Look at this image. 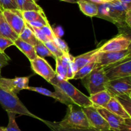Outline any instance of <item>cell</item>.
<instances>
[{"label":"cell","instance_id":"obj_1","mask_svg":"<svg viewBox=\"0 0 131 131\" xmlns=\"http://www.w3.org/2000/svg\"><path fill=\"white\" fill-rule=\"evenodd\" d=\"M54 86V88L60 91L67 99L71 101L72 104H75L81 107L93 106L89 97L83 94L68 81L61 79L56 75L49 81Z\"/></svg>","mask_w":131,"mask_h":131},{"label":"cell","instance_id":"obj_2","mask_svg":"<svg viewBox=\"0 0 131 131\" xmlns=\"http://www.w3.org/2000/svg\"><path fill=\"white\" fill-rule=\"evenodd\" d=\"M130 10L131 5H126L114 0L111 2L99 5L98 15L97 16L119 24L121 26L125 24V14Z\"/></svg>","mask_w":131,"mask_h":131},{"label":"cell","instance_id":"obj_3","mask_svg":"<svg viewBox=\"0 0 131 131\" xmlns=\"http://www.w3.org/2000/svg\"><path fill=\"white\" fill-rule=\"evenodd\" d=\"M67 106V111L64 118L60 122H56L58 126L67 129L91 128L82 107L75 104H69Z\"/></svg>","mask_w":131,"mask_h":131},{"label":"cell","instance_id":"obj_4","mask_svg":"<svg viewBox=\"0 0 131 131\" xmlns=\"http://www.w3.org/2000/svg\"><path fill=\"white\" fill-rule=\"evenodd\" d=\"M0 104L7 113H14L19 115H26L39 120L43 122L44 120L31 113L18 98L17 95L4 90L0 88Z\"/></svg>","mask_w":131,"mask_h":131},{"label":"cell","instance_id":"obj_5","mask_svg":"<svg viewBox=\"0 0 131 131\" xmlns=\"http://www.w3.org/2000/svg\"><path fill=\"white\" fill-rule=\"evenodd\" d=\"M81 81L90 95L106 90V84L108 81L103 67H95Z\"/></svg>","mask_w":131,"mask_h":131},{"label":"cell","instance_id":"obj_6","mask_svg":"<svg viewBox=\"0 0 131 131\" xmlns=\"http://www.w3.org/2000/svg\"><path fill=\"white\" fill-rule=\"evenodd\" d=\"M106 90L112 97L131 99V76L109 81Z\"/></svg>","mask_w":131,"mask_h":131},{"label":"cell","instance_id":"obj_7","mask_svg":"<svg viewBox=\"0 0 131 131\" xmlns=\"http://www.w3.org/2000/svg\"><path fill=\"white\" fill-rule=\"evenodd\" d=\"M130 47L127 50L118 52H97L96 67L108 68L119 62L130 58Z\"/></svg>","mask_w":131,"mask_h":131},{"label":"cell","instance_id":"obj_8","mask_svg":"<svg viewBox=\"0 0 131 131\" xmlns=\"http://www.w3.org/2000/svg\"><path fill=\"white\" fill-rule=\"evenodd\" d=\"M96 108L108 123L111 131H131L130 119L122 118L104 107Z\"/></svg>","mask_w":131,"mask_h":131},{"label":"cell","instance_id":"obj_9","mask_svg":"<svg viewBox=\"0 0 131 131\" xmlns=\"http://www.w3.org/2000/svg\"><path fill=\"white\" fill-rule=\"evenodd\" d=\"M131 39L129 35L120 34L106 42L99 47V52H118L127 50L130 47Z\"/></svg>","mask_w":131,"mask_h":131},{"label":"cell","instance_id":"obj_10","mask_svg":"<svg viewBox=\"0 0 131 131\" xmlns=\"http://www.w3.org/2000/svg\"><path fill=\"white\" fill-rule=\"evenodd\" d=\"M82 110L86 116L92 129L99 131H111L108 123L98 112L96 107L92 106L82 107Z\"/></svg>","mask_w":131,"mask_h":131},{"label":"cell","instance_id":"obj_11","mask_svg":"<svg viewBox=\"0 0 131 131\" xmlns=\"http://www.w3.org/2000/svg\"><path fill=\"white\" fill-rule=\"evenodd\" d=\"M104 70L108 81L126 77H130L131 76L130 58L110 67L105 68Z\"/></svg>","mask_w":131,"mask_h":131},{"label":"cell","instance_id":"obj_12","mask_svg":"<svg viewBox=\"0 0 131 131\" xmlns=\"http://www.w3.org/2000/svg\"><path fill=\"white\" fill-rule=\"evenodd\" d=\"M29 78L22 77L14 79H8L0 77V88L15 95H17L22 90H26L29 86Z\"/></svg>","mask_w":131,"mask_h":131},{"label":"cell","instance_id":"obj_13","mask_svg":"<svg viewBox=\"0 0 131 131\" xmlns=\"http://www.w3.org/2000/svg\"><path fill=\"white\" fill-rule=\"evenodd\" d=\"M2 14L13 30L19 35L26 26L21 12L19 10H7L3 11Z\"/></svg>","mask_w":131,"mask_h":131},{"label":"cell","instance_id":"obj_14","mask_svg":"<svg viewBox=\"0 0 131 131\" xmlns=\"http://www.w3.org/2000/svg\"><path fill=\"white\" fill-rule=\"evenodd\" d=\"M30 63L32 70L48 83L56 75V72L44 58L37 57Z\"/></svg>","mask_w":131,"mask_h":131},{"label":"cell","instance_id":"obj_15","mask_svg":"<svg viewBox=\"0 0 131 131\" xmlns=\"http://www.w3.org/2000/svg\"><path fill=\"white\" fill-rule=\"evenodd\" d=\"M26 90H28L33 91V92H37L38 93L43 95L45 96H47V97H51L52 98H54L56 99V101H58L59 102H61V103L64 104L69 106V104H72L71 101L67 98L61 92L58 90H55L54 92H52L51 91L49 90L46 89V88H42V87H34V86H28Z\"/></svg>","mask_w":131,"mask_h":131},{"label":"cell","instance_id":"obj_16","mask_svg":"<svg viewBox=\"0 0 131 131\" xmlns=\"http://www.w3.org/2000/svg\"><path fill=\"white\" fill-rule=\"evenodd\" d=\"M21 14L26 23H28L37 21L43 23L46 26L49 25V23L43 10L21 12Z\"/></svg>","mask_w":131,"mask_h":131},{"label":"cell","instance_id":"obj_17","mask_svg":"<svg viewBox=\"0 0 131 131\" xmlns=\"http://www.w3.org/2000/svg\"><path fill=\"white\" fill-rule=\"evenodd\" d=\"M104 108L124 119L131 118L130 115L127 113L116 97H112Z\"/></svg>","mask_w":131,"mask_h":131},{"label":"cell","instance_id":"obj_18","mask_svg":"<svg viewBox=\"0 0 131 131\" xmlns=\"http://www.w3.org/2000/svg\"><path fill=\"white\" fill-rule=\"evenodd\" d=\"M88 97L93 104V106H94L95 107H104V108L106 107V105L112 98L111 95L107 90L102 91L95 94L91 95Z\"/></svg>","mask_w":131,"mask_h":131},{"label":"cell","instance_id":"obj_19","mask_svg":"<svg viewBox=\"0 0 131 131\" xmlns=\"http://www.w3.org/2000/svg\"><path fill=\"white\" fill-rule=\"evenodd\" d=\"M14 46H16L28 58L29 61H33L37 58V56L33 46L26 42H24L18 38L16 40L14 41Z\"/></svg>","mask_w":131,"mask_h":131},{"label":"cell","instance_id":"obj_20","mask_svg":"<svg viewBox=\"0 0 131 131\" xmlns=\"http://www.w3.org/2000/svg\"><path fill=\"white\" fill-rule=\"evenodd\" d=\"M0 37L8 38L13 42L19 38V35L13 30L8 23L6 22L3 14L0 17Z\"/></svg>","mask_w":131,"mask_h":131},{"label":"cell","instance_id":"obj_21","mask_svg":"<svg viewBox=\"0 0 131 131\" xmlns=\"http://www.w3.org/2000/svg\"><path fill=\"white\" fill-rule=\"evenodd\" d=\"M81 11L88 17H95L98 15V5L86 0H77Z\"/></svg>","mask_w":131,"mask_h":131},{"label":"cell","instance_id":"obj_22","mask_svg":"<svg viewBox=\"0 0 131 131\" xmlns=\"http://www.w3.org/2000/svg\"><path fill=\"white\" fill-rule=\"evenodd\" d=\"M97 52L88 63H87L86 65L83 66V67L78 70V72L74 75L73 79H82L87 75H88L97 66Z\"/></svg>","mask_w":131,"mask_h":131},{"label":"cell","instance_id":"obj_23","mask_svg":"<svg viewBox=\"0 0 131 131\" xmlns=\"http://www.w3.org/2000/svg\"><path fill=\"white\" fill-rule=\"evenodd\" d=\"M98 51L99 47L95 49L92 50V51H89L88 52H86V53L80 55V56L74 57L73 61H74V64L76 66L77 69L79 70L81 68L83 67V66H84L87 63H88Z\"/></svg>","mask_w":131,"mask_h":131},{"label":"cell","instance_id":"obj_24","mask_svg":"<svg viewBox=\"0 0 131 131\" xmlns=\"http://www.w3.org/2000/svg\"><path fill=\"white\" fill-rule=\"evenodd\" d=\"M19 38L21 39L22 40L24 41V42L31 45L33 47L35 46L37 44V43L39 42V40L37 39L33 31L29 28V26L27 23L24 29H23L21 33L19 35Z\"/></svg>","mask_w":131,"mask_h":131},{"label":"cell","instance_id":"obj_25","mask_svg":"<svg viewBox=\"0 0 131 131\" xmlns=\"http://www.w3.org/2000/svg\"><path fill=\"white\" fill-rule=\"evenodd\" d=\"M18 10L20 12L42 10V8L33 0H16Z\"/></svg>","mask_w":131,"mask_h":131},{"label":"cell","instance_id":"obj_26","mask_svg":"<svg viewBox=\"0 0 131 131\" xmlns=\"http://www.w3.org/2000/svg\"><path fill=\"white\" fill-rule=\"evenodd\" d=\"M34 49L38 57L44 58L45 57L49 56V57H52L54 59H55V57L54 56V55L50 52V51L45 46L44 43H42L40 40L37 43V44L35 46H34Z\"/></svg>","mask_w":131,"mask_h":131},{"label":"cell","instance_id":"obj_27","mask_svg":"<svg viewBox=\"0 0 131 131\" xmlns=\"http://www.w3.org/2000/svg\"><path fill=\"white\" fill-rule=\"evenodd\" d=\"M43 122L47 125L51 131H99L95 129L87 128V129H67V128H61L56 125V122L46 121L43 120Z\"/></svg>","mask_w":131,"mask_h":131},{"label":"cell","instance_id":"obj_28","mask_svg":"<svg viewBox=\"0 0 131 131\" xmlns=\"http://www.w3.org/2000/svg\"><path fill=\"white\" fill-rule=\"evenodd\" d=\"M45 46L47 47L49 50L50 51V52L54 55V56L55 57V59L56 58H60L63 55L62 51L57 47L56 44H55L54 42H53V40H50L49 42H46L44 43Z\"/></svg>","mask_w":131,"mask_h":131},{"label":"cell","instance_id":"obj_29","mask_svg":"<svg viewBox=\"0 0 131 131\" xmlns=\"http://www.w3.org/2000/svg\"><path fill=\"white\" fill-rule=\"evenodd\" d=\"M0 10H18L16 0H0Z\"/></svg>","mask_w":131,"mask_h":131},{"label":"cell","instance_id":"obj_30","mask_svg":"<svg viewBox=\"0 0 131 131\" xmlns=\"http://www.w3.org/2000/svg\"><path fill=\"white\" fill-rule=\"evenodd\" d=\"M15 115L14 113H8V124L6 127L7 131H21L15 122Z\"/></svg>","mask_w":131,"mask_h":131},{"label":"cell","instance_id":"obj_31","mask_svg":"<svg viewBox=\"0 0 131 131\" xmlns=\"http://www.w3.org/2000/svg\"><path fill=\"white\" fill-rule=\"evenodd\" d=\"M55 60H56V71L55 72L56 73V75H58L61 79H63V80H67V71L63 67L60 58H56Z\"/></svg>","mask_w":131,"mask_h":131},{"label":"cell","instance_id":"obj_32","mask_svg":"<svg viewBox=\"0 0 131 131\" xmlns=\"http://www.w3.org/2000/svg\"><path fill=\"white\" fill-rule=\"evenodd\" d=\"M53 42L57 46V47L61 50L63 54H70L69 52V48L68 47V45L64 40H63L61 38H58L54 37L53 39Z\"/></svg>","mask_w":131,"mask_h":131},{"label":"cell","instance_id":"obj_33","mask_svg":"<svg viewBox=\"0 0 131 131\" xmlns=\"http://www.w3.org/2000/svg\"><path fill=\"white\" fill-rule=\"evenodd\" d=\"M12 46H14V42L8 38L0 37V51L5 52V50Z\"/></svg>","mask_w":131,"mask_h":131},{"label":"cell","instance_id":"obj_34","mask_svg":"<svg viewBox=\"0 0 131 131\" xmlns=\"http://www.w3.org/2000/svg\"><path fill=\"white\" fill-rule=\"evenodd\" d=\"M118 101L120 102V103L121 104L122 106H123L124 109H125V111L127 112V113L129 115L131 116L130 114V101L131 99H128V98H122V97H116Z\"/></svg>","mask_w":131,"mask_h":131},{"label":"cell","instance_id":"obj_35","mask_svg":"<svg viewBox=\"0 0 131 131\" xmlns=\"http://www.w3.org/2000/svg\"><path fill=\"white\" fill-rule=\"evenodd\" d=\"M41 30L43 31L45 35L50 40H53L54 38V35L53 31H52V28H51L50 25H46L40 28Z\"/></svg>","mask_w":131,"mask_h":131},{"label":"cell","instance_id":"obj_36","mask_svg":"<svg viewBox=\"0 0 131 131\" xmlns=\"http://www.w3.org/2000/svg\"><path fill=\"white\" fill-rule=\"evenodd\" d=\"M10 58L5 52H0V77H1V70L3 67L8 65Z\"/></svg>","mask_w":131,"mask_h":131},{"label":"cell","instance_id":"obj_37","mask_svg":"<svg viewBox=\"0 0 131 131\" xmlns=\"http://www.w3.org/2000/svg\"><path fill=\"white\" fill-rule=\"evenodd\" d=\"M74 56H71V60L69 63V65L67 67V81H69V79H72L74 78L75 73H74V70H73L72 64V61Z\"/></svg>","mask_w":131,"mask_h":131},{"label":"cell","instance_id":"obj_38","mask_svg":"<svg viewBox=\"0 0 131 131\" xmlns=\"http://www.w3.org/2000/svg\"><path fill=\"white\" fill-rule=\"evenodd\" d=\"M52 31H53L54 37H58V38H61L63 35V29L61 26H58L54 29H52Z\"/></svg>","mask_w":131,"mask_h":131},{"label":"cell","instance_id":"obj_39","mask_svg":"<svg viewBox=\"0 0 131 131\" xmlns=\"http://www.w3.org/2000/svg\"><path fill=\"white\" fill-rule=\"evenodd\" d=\"M125 23L126 25L129 28H130L131 25V10H129L127 12L126 14H125Z\"/></svg>","mask_w":131,"mask_h":131},{"label":"cell","instance_id":"obj_40","mask_svg":"<svg viewBox=\"0 0 131 131\" xmlns=\"http://www.w3.org/2000/svg\"><path fill=\"white\" fill-rule=\"evenodd\" d=\"M89 1L93 3L96 4V5H102V4L107 3H109L107 0H89Z\"/></svg>","mask_w":131,"mask_h":131},{"label":"cell","instance_id":"obj_41","mask_svg":"<svg viewBox=\"0 0 131 131\" xmlns=\"http://www.w3.org/2000/svg\"><path fill=\"white\" fill-rule=\"evenodd\" d=\"M122 3L126 4V5H131V0H116Z\"/></svg>","mask_w":131,"mask_h":131},{"label":"cell","instance_id":"obj_42","mask_svg":"<svg viewBox=\"0 0 131 131\" xmlns=\"http://www.w3.org/2000/svg\"><path fill=\"white\" fill-rule=\"evenodd\" d=\"M61 1H65V2H69V3H75V0H61Z\"/></svg>","mask_w":131,"mask_h":131},{"label":"cell","instance_id":"obj_43","mask_svg":"<svg viewBox=\"0 0 131 131\" xmlns=\"http://www.w3.org/2000/svg\"><path fill=\"white\" fill-rule=\"evenodd\" d=\"M0 131H7L6 127H3L0 126Z\"/></svg>","mask_w":131,"mask_h":131},{"label":"cell","instance_id":"obj_44","mask_svg":"<svg viewBox=\"0 0 131 131\" xmlns=\"http://www.w3.org/2000/svg\"><path fill=\"white\" fill-rule=\"evenodd\" d=\"M1 14H2V11H1V10H0V17H1Z\"/></svg>","mask_w":131,"mask_h":131},{"label":"cell","instance_id":"obj_45","mask_svg":"<svg viewBox=\"0 0 131 131\" xmlns=\"http://www.w3.org/2000/svg\"><path fill=\"white\" fill-rule=\"evenodd\" d=\"M107 1H108V2H111V1H114V0H107Z\"/></svg>","mask_w":131,"mask_h":131},{"label":"cell","instance_id":"obj_46","mask_svg":"<svg viewBox=\"0 0 131 131\" xmlns=\"http://www.w3.org/2000/svg\"><path fill=\"white\" fill-rule=\"evenodd\" d=\"M33 1H34L35 2H37V1H38V0H33Z\"/></svg>","mask_w":131,"mask_h":131},{"label":"cell","instance_id":"obj_47","mask_svg":"<svg viewBox=\"0 0 131 131\" xmlns=\"http://www.w3.org/2000/svg\"><path fill=\"white\" fill-rule=\"evenodd\" d=\"M0 52H1V51H0Z\"/></svg>","mask_w":131,"mask_h":131}]
</instances>
